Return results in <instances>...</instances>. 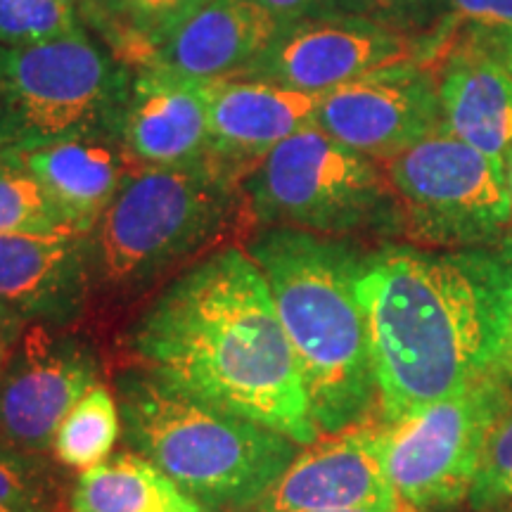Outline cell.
Wrapping results in <instances>:
<instances>
[{
	"label": "cell",
	"mask_w": 512,
	"mask_h": 512,
	"mask_svg": "<svg viewBox=\"0 0 512 512\" xmlns=\"http://www.w3.org/2000/svg\"><path fill=\"white\" fill-rule=\"evenodd\" d=\"M510 294L512 240L477 249L384 242L366 252L358 299L366 313L380 420L394 422L508 373Z\"/></svg>",
	"instance_id": "cell-1"
},
{
	"label": "cell",
	"mask_w": 512,
	"mask_h": 512,
	"mask_svg": "<svg viewBox=\"0 0 512 512\" xmlns=\"http://www.w3.org/2000/svg\"><path fill=\"white\" fill-rule=\"evenodd\" d=\"M138 368L261 422L297 444L320 437L271 290L247 249L228 247L178 273L140 313Z\"/></svg>",
	"instance_id": "cell-2"
},
{
	"label": "cell",
	"mask_w": 512,
	"mask_h": 512,
	"mask_svg": "<svg viewBox=\"0 0 512 512\" xmlns=\"http://www.w3.org/2000/svg\"><path fill=\"white\" fill-rule=\"evenodd\" d=\"M247 254L271 290L320 434L373 422L380 396L358 299L366 252L349 238L266 228Z\"/></svg>",
	"instance_id": "cell-3"
},
{
	"label": "cell",
	"mask_w": 512,
	"mask_h": 512,
	"mask_svg": "<svg viewBox=\"0 0 512 512\" xmlns=\"http://www.w3.org/2000/svg\"><path fill=\"white\" fill-rule=\"evenodd\" d=\"M114 396L128 451L211 512L252 508L304 448L138 366L114 377Z\"/></svg>",
	"instance_id": "cell-4"
},
{
	"label": "cell",
	"mask_w": 512,
	"mask_h": 512,
	"mask_svg": "<svg viewBox=\"0 0 512 512\" xmlns=\"http://www.w3.org/2000/svg\"><path fill=\"white\" fill-rule=\"evenodd\" d=\"M233 207L230 171L211 159L131 174L91 235L93 285L143 292L214 240Z\"/></svg>",
	"instance_id": "cell-5"
},
{
	"label": "cell",
	"mask_w": 512,
	"mask_h": 512,
	"mask_svg": "<svg viewBox=\"0 0 512 512\" xmlns=\"http://www.w3.org/2000/svg\"><path fill=\"white\" fill-rule=\"evenodd\" d=\"M133 76L86 31L0 46V150L119 140Z\"/></svg>",
	"instance_id": "cell-6"
},
{
	"label": "cell",
	"mask_w": 512,
	"mask_h": 512,
	"mask_svg": "<svg viewBox=\"0 0 512 512\" xmlns=\"http://www.w3.org/2000/svg\"><path fill=\"white\" fill-rule=\"evenodd\" d=\"M249 209L268 228L328 238L401 235V214L382 162L311 126L280 143L245 181Z\"/></svg>",
	"instance_id": "cell-7"
},
{
	"label": "cell",
	"mask_w": 512,
	"mask_h": 512,
	"mask_svg": "<svg viewBox=\"0 0 512 512\" xmlns=\"http://www.w3.org/2000/svg\"><path fill=\"white\" fill-rule=\"evenodd\" d=\"M382 166L399 204L403 242L477 249L512 240L503 157L486 155L441 126Z\"/></svg>",
	"instance_id": "cell-8"
},
{
	"label": "cell",
	"mask_w": 512,
	"mask_h": 512,
	"mask_svg": "<svg viewBox=\"0 0 512 512\" xmlns=\"http://www.w3.org/2000/svg\"><path fill=\"white\" fill-rule=\"evenodd\" d=\"M512 408V375L498 373L382 422V465L408 508L430 512L467 503L486 441Z\"/></svg>",
	"instance_id": "cell-9"
},
{
	"label": "cell",
	"mask_w": 512,
	"mask_h": 512,
	"mask_svg": "<svg viewBox=\"0 0 512 512\" xmlns=\"http://www.w3.org/2000/svg\"><path fill=\"white\" fill-rule=\"evenodd\" d=\"M441 50L434 36L415 38L363 17L323 12L283 24L271 46L249 64L240 79L325 95L392 64L415 60L432 64Z\"/></svg>",
	"instance_id": "cell-10"
},
{
	"label": "cell",
	"mask_w": 512,
	"mask_h": 512,
	"mask_svg": "<svg viewBox=\"0 0 512 512\" xmlns=\"http://www.w3.org/2000/svg\"><path fill=\"white\" fill-rule=\"evenodd\" d=\"M98 377L91 344L62 328L31 325L0 368V439L43 458L57 427Z\"/></svg>",
	"instance_id": "cell-11"
},
{
	"label": "cell",
	"mask_w": 512,
	"mask_h": 512,
	"mask_svg": "<svg viewBox=\"0 0 512 512\" xmlns=\"http://www.w3.org/2000/svg\"><path fill=\"white\" fill-rule=\"evenodd\" d=\"M316 126L339 143L387 162L441 128L437 69L401 62L320 95Z\"/></svg>",
	"instance_id": "cell-12"
},
{
	"label": "cell",
	"mask_w": 512,
	"mask_h": 512,
	"mask_svg": "<svg viewBox=\"0 0 512 512\" xmlns=\"http://www.w3.org/2000/svg\"><path fill=\"white\" fill-rule=\"evenodd\" d=\"M252 508L271 512H396L403 508L384 475L382 420L320 434Z\"/></svg>",
	"instance_id": "cell-13"
},
{
	"label": "cell",
	"mask_w": 512,
	"mask_h": 512,
	"mask_svg": "<svg viewBox=\"0 0 512 512\" xmlns=\"http://www.w3.org/2000/svg\"><path fill=\"white\" fill-rule=\"evenodd\" d=\"M91 285V235H0V325L10 347L31 325L67 328Z\"/></svg>",
	"instance_id": "cell-14"
},
{
	"label": "cell",
	"mask_w": 512,
	"mask_h": 512,
	"mask_svg": "<svg viewBox=\"0 0 512 512\" xmlns=\"http://www.w3.org/2000/svg\"><path fill=\"white\" fill-rule=\"evenodd\" d=\"M119 143L145 169L209 162L207 81L143 67L133 76Z\"/></svg>",
	"instance_id": "cell-15"
},
{
	"label": "cell",
	"mask_w": 512,
	"mask_h": 512,
	"mask_svg": "<svg viewBox=\"0 0 512 512\" xmlns=\"http://www.w3.org/2000/svg\"><path fill=\"white\" fill-rule=\"evenodd\" d=\"M280 29L283 22L256 0H207L143 64L197 81L240 79Z\"/></svg>",
	"instance_id": "cell-16"
},
{
	"label": "cell",
	"mask_w": 512,
	"mask_h": 512,
	"mask_svg": "<svg viewBox=\"0 0 512 512\" xmlns=\"http://www.w3.org/2000/svg\"><path fill=\"white\" fill-rule=\"evenodd\" d=\"M209 159L223 169L256 166L287 138L316 126L320 95L268 81H207Z\"/></svg>",
	"instance_id": "cell-17"
},
{
	"label": "cell",
	"mask_w": 512,
	"mask_h": 512,
	"mask_svg": "<svg viewBox=\"0 0 512 512\" xmlns=\"http://www.w3.org/2000/svg\"><path fill=\"white\" fill-rule=\"evenodd\" d=\"M437 67L441 126L486 155L512 147V74L472 38H453Z\"/></svg>",
	"instance_id": "cell-18"
},
{
	"label": "cell",
	"mask_w": 512,
	"mask_h": 512,
	"mask_svg": "<svg viewBox=\"0 0 512 512\" xmlns=\"http://www.w3.org/2000/svg\"><path fill=\"white\" fill-rule=\"evenodd\" d=\"M5 152L46 188L76 235H93L131 176L124 157L95 140H67Z\"/></svg>",
	"instance_id": "cell-19"
},
{
	"label": "cell",
	"mask_w": 512,
	"mask_h": 512,
	"mask_svg": "<svg viewBox=\"0 0 512 512\" xmlns=\"http://www.w3.org/2000/svg\"><path fill=\"white\" fill-rule=\"evenodd\" d=\"M69 503L72 512H211L133 451L83 470Z\"/></svg>",
	"instance_id": "cell-20"
},
{
	"label": "cell",
	"mask_w": 512,
	"mask_h": 512,
	"mask_svg": "<svg viewBox=\"0 0 512 512\" xmlns=\"http://www.w3.org/2000/svg\"><path fill=\"white\" fill-rule=\"evenodd\" d=\"M119 437L121 415L117 396L98 382L74 403L57 427L50 451L64 467L83 472L110 458Z\"/></svg>",
	"instance_id": "cell-21"
},
{
	"label": "cell",
	"mask_w": 512,
	"mask_h": 512,
	"mask_svg": "<svg viewBox=\"0 0 512 512\" xmlns=\"http://www.w3.org/2000/svg\"><path fill=\"white\" fill-rule=\"evenodd\" d=\"M62 233L74 230L53 197L10 152L0 150V235Z\"/></svg>",
	"instance_id": "cell-22"
},
{
	"label": "cell",
	"mask_w": 512,
	"mask_h": 512,
	"mask_svg": "<svg viewBox=\"0 0 512 512\" xmlns=\"http://www.w3.org/2000/svg\"><path fill=\"white\" fill-rule=\"evenodd\" d=\"M76 0H0V46L22 48L81 34Z\"/></svg>",
	"instance_id": "cell-23"
},
{
	"label": "cell",
	"mask_w": 512,
	"mask_h": 512,
	"mask_svg": "<svg viewBox=\"0 0 512 512\" xmlns=\"http://www.w3.org/2000/svg\"><path fill=\"white\" fill-rule=\"evenodd\" d=\"M204 3L207 0H100V10L131 34L133 41L143 43L150 55L162 38Z\"/></svg>",
	"instance_id": "cell-24"
},
{
	"label": "cell",
	"mask_w": 512,
	"mask_h": 512,
	"mask_svg": "<svg viewBox=\"0 0 512 512\" xmlns=\"http://www.w3.org/2000/svg\"><path fill=\"white\" fill-rule=\"evenodd\" d=\"M512 505V408L486 441L482 465L467 496L472 512H494Z\"/></svg>",
	"instance_id": "cell-25"
},
{
	"label": "cell",
	"mask_w": 512,
	"mask_h": 512,
	"mask_svg": "<svg viewBox=\"0 0 512 512\" xmlns=\"http://www.w3.org/2000/svg\"><path fill=\"white\" fill-rule=\"evenodd\" d=\"M332 12L370 19L415 38L434 36L444 24L441 0H332Z\"/></svg>",
	"instance_id": "cell-26"
},
{
	"label": "cell",
	"mask_w": 512,
	"mask_h": 512,
	"mask_svg": "<svg viewBox=\"0 0 512 512\" xmlns=\"http://www.w3.org/2000/svg\"><path fill=\"white\" fill-rule=\"evenodd\" d=\"M55 482L41 456L0 439V505H53Z\"/></svg>",
	"instance_id": "cell-27"
},
{
	"label": "cell",
	"mask_w": 512,
	"mask_h": 512,
	"mask_svg": "<svg viewBox=\"0 0 512 512\" xmlns=\"http://www.w3.org/2000/svg\"><path fill=\"white\" fill-rule=\"evenodd\" d=\"M444 3V24L448 34L456 36L463 29L465 36L486 41L512 31V0H441Z\"/></svg>",
	"instance_id": "cell-28"
},
{
	"label": "cell",
	"mask_w": 512,
	"mask_h": 512,
	"mask_svg": "<svg viewBox=\"0 0 512 512\" xmlns=\"http://www.w3.org/2000/svg\"><path fill=\"white\" fill-rule=\"evenodd\" d=\"M264 8L280 19L283 24L297 22V19L323 15L332 12V0H256Z\"/></svg>",
	"instance_id": "cell-29"
},
{
	"label": "cell",
	"mask_w": 512,
	"mask_h": 512,
	"mask_svg": "<svg viewBox=\"0 0 512 512\" xmlns=\"http://www.w3.org/2000/svg\"><path fill=\"white\" fill-rule=\"evenodd\" d=\"M472 41H477V38H472ZM477 43L484 50H489V53L494 55L496 60L501 62L503 67L512 74V31H508V34H501V36H494V38H486V41H477Z\"/></svg>",
	"instance_id": "cell-30"
},
{
	"label": "cell",
	"mask_w": 512,
	"mask_h": 512,
	"mask_svg": "<svg viewBox=\"0 0 512 512\" xmlns=\"http://www.w3.org/2000/svg\"><path fill=\"white\" fill-rule=\"evenodd\" d=\"M505 368L512 375V294H510V309H508V337H505Z\"/></svg>",
	"instance_id": "cell-31"
},
{
	"label": "cell",
	"mask_w": 512,
	"mask_h": 512,
	"mask_svg": "<svg viewBox=\"0 0 512 512\" xmlns=\"http://www.w3.org/2000/svg\"><path fill=\"white\" fill-rule=\"evenodd\" d=\"M0 512H53V505H0Z\"/></svg>",
	"instance_id": "cell-32"
},
{
	"label": "cell",
	"mask_w": 512,
	"mask_h": 512,
	"mask_svg": "<svg viewBox=\"0 0 512 512\" xmlns=\"http://www.w3.org/2000/svg\"><path fill=\"white\" fill-rule=\"evenodd\" d=\"M8 354H10V339H8V335H5L3 325H0V368H3V363H5V358H8Z\"/></svg>",
	"instance_id": "cell-33"
},
{
	"label": "cell",
	"mask_w": 512,
	"mask_h": 512,
	"mask_svg": "<svg viewBox=\"0 0 512 512\" xmlns=\"http://www.w3.org/2000/svg\"><path fill=\"white\" fill-rule=\"evenodd\" d=\"M503 164H505V174H508V185H510V195H512V147L503 155Z\"/></svg>",
	"instance_id": "cell-34"
},
{
	"label": "cell",
	"mask_w": 512,
	"mask_h": 512,
	"mask_svg": "<svg viewBox=\"0 0 512 512\" xmlns=\"http://www.w3.org/2000/svg\"><path fill=\"white\" fill-rule=\"evenodd\" d=\"M240 512H271V510H261V508H247V510H240ZM396 512H418V510H413V508H408V505H403L401 510H396Z\"/></svg>",
	"instance_id": "cell-35"
},
{
	"label": "cell",
	"mask_w": 512,
	"mask_h": 512,
	"mask_svg": "<svg viewBox=\"0 0 512 512\" xmlns=\"http://www.w3.org/2000/svg\"><path fill=\"white\" fill-rule=\"evenodd\" d=\"M494 512H512V505H510V508H501V510H494Z\"/></svg>",
	"instance_id": "cell-36"
}]
</instances>
